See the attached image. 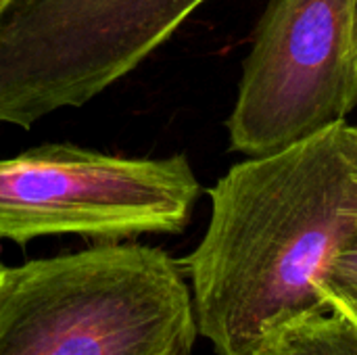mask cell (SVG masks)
Here are the masks:
<instances>
[{
	"label": "cell",
	"mask_w": 357,
	"mask_h": 355,
	"mask_svg": "<svg viewBox=\"0 0 357 355\" xmlns=\"http://www.w3.org/2000/svg\"><path fill=\"white\" fill-rule=\"evenodd\" d=\"M209 201L201 243L178 259L197 328L218 355H253L268 333L326 305L324 276L357 232V126L232 165Z\"/></svg>",
	"instance_id": "cell-1"
},
{
	"label": "cell",
	"mask_w": 357,
	"mask_h": 355,
	"mask_svg": "<svg viewBox=\"0 0 357 355\" xmlns=\"http://www.w3.org/2000/svg\"><path fill=\"white\" fill-rule=\"evenodd\" d=\"M192 291L161 247L98 243L0 272V355H190Z\"/></svg>",
	"instance_id": "cell-2"
},
{
	"label": "cell",
	"mask_w": 357,
	"mask_h": 355,
	"mask_svg": "<svg viewBox=\"0 0 357 355\" xmlns=\"http://www.w3.org/2000/svg\"><path fill=\"white\" fill-rule=\"evenodd\" d=\"M207 0H0V126L29 130L132 73Z\"/></svg>",
	"instance_id": "cell-3"
},
{
	"label": "cell",
	"mask_w": 357,
	"mask_h": 355,
	"mask_svg": "<svg viewBox=\"0 0 357 355\" xmlns=\"http://www.w3.org/2000/svg\"><path fill=\"white\" fill-rule=\"evenodd\" d=\"M201 184L186 155L121 157L48 142L0 159V239L25 245L75 234L119 243L178 234Z\"/></svg>",
	"instance_id": "cell-4"
},
{
	"label": "cell",
	"mask_w": 357,
	"mask_h": 355,
	"mask_svg": "<svg viewBox=\"0 0 357 355\" xmlns=\"http://www.w3.org/2000/svg\"><path fill=\"white\" fill-rule=\"evenodd\" d=\"M356 107L354 0H268L226 121L230 146L268 155Z\"/></svg>",
	"instance_id": "cell-5"
},
{
	"label": "cell",
	"mask_w": 357,
	"mask_h": 355,
	"mask_svg": "<svg viewBox=\"0 0 357 355\" xmlns=\"http://www.w3.org/2000/svg\"><path fill=\"white\" fill-rule=\"evenodd\" d=\"M253 355H357V322L326 301L268 333Z\"/></svg>",
	"instance_id": "cell-6"
},
{
	"label": "cell",
	"mask_w": 357,
	"mask_h": 355,
	"mask_svg": "<svg viewBox=\"0 0 357 355\" xmlns=\"http://www.w3.org/2000/svg\"><path fill=\"white\" fill-rule=\"evenodd\" d=\"M349 287H357V232L333 259L324 276L322 297L331 291H341Z\"/></svg>",
	"instance_id": "cell-7"
},
{
	"label": "cell",
	"mask_w": 357,
	"mask_h": 355,
	"mask_svg": "<svg viewBox=\"0 0 357 355\" xmlns=\"http://www.w3.org/2000/svg\"><path fill=\"white\" fill-rule=\"evenodd\" d=\"M324 301H331V303L343 308L357 322V287L341 289V291H331V293L324 295Z\"/></svg>",
	"instance_id": "cell-8"
},
{
	"label": "cell",
	"mask_w": 357,
	"mask_h": 355,
	"mask_svg": "<svg viewBox=\"0 0 357 355\" xmlns=\"http://www.w3.org/2000/svg\"><path fill=\"white\" fill-rule=\"evenodd\" d=\"M354 56L357 65V0H354Z\"/></svg>",
	"instance_id": "cell-9"
},
{
	"label": "cell",
	"mask_w": 357,
	"mask_h": 355,
	"mask_svg": "<svg viewBox=\"0 0 357 355\" xmlns=\"http://www.w3.org/2000/svg\"><path fill=\"white\" fill-rule=\"evenodd\" d=\"M2 268H4V264H2V262H0V272H2Z\"/></svg>",
	"instance_id": "cell-10"
}]
</instances>
